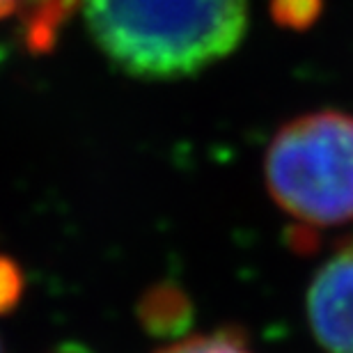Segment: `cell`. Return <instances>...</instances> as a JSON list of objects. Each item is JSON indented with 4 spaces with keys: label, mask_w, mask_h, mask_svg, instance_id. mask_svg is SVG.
Returning <instances> with one entry per match:
<instances>
[{
    "label": "cell",
    "mask_w": 353,
    "mask_h": 353,
    "mask_svg": "<svg viewBox=\"0 0 353 353\" xmlns=\"http://www.w3.org/2000/svg\"><path fill=\"white\" fill-rule=\"evenodd\" d=\"M0 353H3V342H0Z\"/></svg>",
    "instance_id": "cell-8"
},
{
    "label": "cell",
    "mask_w": 353,
    "mask_h": 353,
    "mask_svg": "<svg viewBox=\"0 0 353 353\" xmlns=\"http://www.w3.org/2000/svg\"><path fill=\"white\" fill-rule=\"evenodd\" d=\"M273 202L310 228L353 221V115L316 110L280 126L264 157Z\"/></svg>",
    "instance_id": "cell-2"
},
{
    "label": "cell",
    "mask_w": 353,
    "mask_h": 353,
    "mask_svg": "<svg viewBox=\"0 0 353 353\" xmlns=\"http://www.w3.org/2000/svg\"><path fill=\"white\" fill-rule=\"evenodd\" d=\"M307 321L326 353H353V239L342 243L307 287Z\"/></svg>",
    "instance_id": "cell-3"
},
{
    "label": "cell",
    "mask_w": 353,
    "mask_h": 353,
    "mask_svg": "<svg viewBox=\"0 0 353 353\" xmlns=\"http://www.w3.org/2000/svg\"><path fill=\"white\" fill-rule=\"evenodd\" d=\"M83 12L105 58L147 81L200 74L248 30V0H83Z\"/></svg>",
    "instance_id": "cell-1"
},
{
    "label": "cell",
    "mask_w": 353,
    "mask_h": 353,
    "mask_svg": "<svg viewBox=\"0 0 353 353\" xmlns=\"http://www.w3.org/2000/svg\"><path fill=\"white\" fill-rule=\"evenodd\" d=\"M140 314L147 323V328L157 330V333H176V330L188 328L190 321V303L181 289L172 285L157 287L147 296Z\"/></svg>",
    "instance_id": "cell-4"
},
{
    "label": "cell",
    "mask_w": 353,
    "mask_h": 353,
    "mask_svg": "<svg viewBox=\"0 0 353 353\" xmlns=\"http://www.w3.org/2000/svg\"><path fill=\"white\" fill-rule=\"evenodd\" d=\"M21 294V275L10 262L0 259V312L12 307Z\"/></svg>",
    "instance_id": "cell-6"
},
{
    "label": "cell",
    "mask_w": 353,
    "mask_h": 353,
    "mask_svg": "<svg viewBox=\"0 0 353 353\" xmlns=\"http://www.w3.org/2000/svg\"><path fill=\"white\" fill-rule=\"evenodd\" d=\"M30 3L32 0H0V21H7V19L17 17V14L21 17Z\"/></svg>",
    "instance_id": "cell-7"
},
{
    "label": "cell",
    "mask_w": 353,
    "mask_h": 353,
    "mask_svg": "<svg viewBox=\"0 0 353 353\" xmlns=\"http://www.w3.org/2000/svg\"><path fill=\"white\" fill-rule=\"evenodd\" d=\"M157 353H252L241 335L232 330H218L211 335H193L168 344Z\"/></svg>",
    "instance_id": "cell-5"
}]
</instances>
